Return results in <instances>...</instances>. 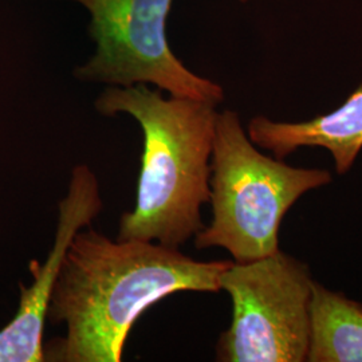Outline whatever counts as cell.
<instances>
[{"instance_id": "obj_1", "label": "cell", "mask_w": 362, "mask_h": 362, "mask_svg": "<svg viewBox=\"0 0 362 362\" xmlns=\"http://www.w3.org/2000/svg\"><path fill=\"white\" fill-rule=\"evenodd\" d=\"M233 262H200L179 248L82 228L66 251L47 309V321L65 324L66 334L43 349L45 361H121L144 311L181 291L219 293Z\"/></svg>"}, {"instance_id": "obj_2", "label": "cell", "mask_w": 362, "mask_h": 362, "mask_svg": "<svg viewBox=\"0 0 362 362\" xmlns=\"http://www.w3.org/2000/svg\"><path fill=\"white\" fill-rule=\"evenodd\" d=\"M105 116L127 113L141 127L144 149L133 211L119 220L117 239L179 248L206 226L216 105L164 98L145 83L107 88L95 101Z\"/></svg>"}, {"instance_id": "obj_3", "label": "cell", "mask_w": 362, "mask_h": 362, "mask_svg": "<svg viewBox=\"0 0 362 362\" xmlns=\"http://www.w3.org/2000/svg\"><path fill=\"white\" fill-rule=\"evenodd\" d=\"M326 169L296 168L260 153L238 113H218L211 156V224L194 235V247H221L246 263L279 250L281 223L309 191L330 184Z\"/></svg>"}, {"instance_id": "obj_4", "label": "cell", "mask_w": 362, "mask_h": 362, "mask_svg": "<svg viewBox=\"0 0 362 362\" xmlns=\"http://www.w3.org/2000/svg\"><path fill=\"white\" fill-rule=\"evenodd\" d=\"M314 279L308 264L278 250L233 264L220 276V291L233 300V321L221 333V362L306 361Z\"/></svg>"}, {"instance_id": "obj_5", "label": "cell", "mask_w": 362, "mask_h": 362, "mask_svg": "<svg viewBox=\"0 0 362 362\" xmlns=\"http://www.w3.org/2000/svg\"><path fill=\"white\" fill-rule=\"evenodd\" d=\"M91 15L95 54L76 70L81 81L129 88L152 83L172 97L218 105L223 88L182 65L169 47L172 0H74Z\"/></svg>"}, {"instance_id": "obj_6", "label": "cell", "mask_w": 362, "mask_h": 362, "mask_svg": "<svg viewBox=\"0 0 362 362\" xmlns=\"http://www.w3.org/2000/svg\"><path fill=\"white\" fill-rule=\"evenodd\" d=\"M103 209L104 202L94 172L85 164H78L71 170L67 194L58 206L52 251L45 263L31 262L30 270L34 281L28 287L21 285L19 308L13 320L1 329L15 361H45L43 327L66 251L76 233L91 226Z\"/></svg>"}, {"instance_id": "obj_7", "label": "cell", "mask_w": 362, "mask_h": 362, "mask_svg": "<svg viewBox=\"0 0 362 362\" xmlns=\"http://www.w3.org/2000/svg\"><path fill=\"white\" fill-rule=\"evenodd\" d=\"M247 134L279 160L299 148H324L333 156L337 173L345 175L362 149V85L329 115L298 122L258 116L248 122Z\"/></svg>"}, {"instance_id": "obj_8", "label": "cell", "mask_w": 362, "mask_h": 362, "mask_svg": "<svg viewBox=\"0 0 362 362\" xmlns=\"http://www.w3.org/2000/svg\"><path fill=\"white\" fill-rule=\"evenodd\" d=\"M306 361L362 362V303L315 281Z\"/></svg>"}, {"instance_id": "obj_9", "label": "cell", "mask_w": 362, "mask_h": 362, "mask_svg": "<svg viewBox=\"0 0 362 362\" xmlns=\"http://www.w3.org/2000/svg\"><path fill=\"white\" fill-rule=\"evenodd\" d=\"M240 1H248V0H240Z\"/></svg>"}]
</instances>
